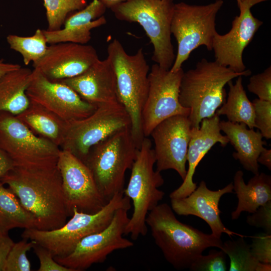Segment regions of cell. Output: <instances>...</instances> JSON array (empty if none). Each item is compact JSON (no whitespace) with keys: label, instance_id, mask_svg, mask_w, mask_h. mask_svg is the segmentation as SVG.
I'll use <instances>...</instances> for the list:
<instances>
[{"label":"cell","instance_id":"obj_21","mask_svg":"<svg viewBox=\"0 0 271 271\" xmlns=\"http://www.w3.org/2000/svg\"><path fill=\"white\" fill-rule=\"evenodd\" d=\"M219 116L215 114L209 118L203 119L199 128L192 127L188 145L187 162L188 169L182 184L170 194L171 199H178L189 195L197 188L193 176L200 162L217 143L225 147L229 141L221 133Z\"/></svg>","mask_w":271,"mask_h":271},{"label":"cell","instance_id":"obj_9","mask_svg":"<svg viewBox=\"0 0 271 271\" xmlns=\"http://www.w3.org/2000/svg\"><path fill=\"white\" fill-rule=\"evenodd\" d=\"M223 3V0H216L206 5L175 4L171 32L177 42L178 51L170 69L172 72L180 69L191 52L199 46H205L208 51H212L217 32L216 17Z\"/></svg>","mask_w":271,"mask_h":271},{"label":"cell","instance_id":"obj_42","mask_svg":"<svg viewBox=\"0 0 271 271\" xmlns=\"http://www.w3.org/2000/svg\"><path fill=\"white\" fill-rule=\"evenodd\" d=\"M22 66L17 64L8 63L4 62L3 59L0 60V78L5 74L17 70Z\"/></svg>","mask_w":271,"mask_h":271},{"label":"cell","instance_id":"obj_15","mask_svg":"<svg viewBox=\"0 0 271 271\" xmlns=\"http://www.w3.org/2000/svg\"><path fill=\"white\" fill-rule=\"evenodd\" d=\"M26 94L31 102L42 106L67 122L84 118L97 107L83 100L68 85L49 80L37 69L32 71Z\"/></svg>","mask_w":271,"mask_h":271},{"label":"cell","instance_id":"obj_31","mask_svg":"<svg viewBox=\"0 0 271 271\" xmlns=\"http://www.w3.org/2000/svg\"><path fill=\"white\" fill-rule=\"evenodd\" d=\"M46 18L50 31L60 30L68 15L80 11L87 5L88 0H43Z\"/></svg>","mask_w":271,"mask_h":271},{"label":"cell","instance_id":"obj_22","mask_svg":"<svg viewBox=\"0 0 271 271\" xmlns=\"http://www.w3.org/2000/svg\"><path fill=\"white\" fill-rule=\"evenodd\" d=\"M106 8L99 0H93L84 8L69 16L63 29L43 30L48 44L72 42L86 44L91 39V30L106 23L103 16Z\"/></svg>","mask_w":271,"mask_h":271},{"label":"cell","instance_id":"obj_6","mask_svg":"<svg viewBox=\"0 0 271 271\" xmlns=\"http://www.w3.org/2000/svg\"><path fill=\"white\" fill-rule=\"evenodd\" d=\"M130 127L117 131L93 146L83 162L90 170L97 186L109 201L123 192L125 174L130 169L138 150Z\"/></svg>","mask_w":271,"mask_h":271},{"label":"cell","instance_id":"obj_7","mask_svg":"<svg viewBox=\"0 0 271 271\" xmlns=\"http://www.w3.org/2000/svg\"><path fill=\"white\" fill-rule=\"evenodd\" d=\"M130 201L123 192H119L96 213H87L74 208L71 218L62 227L51 230L25 229L21 236L46 248L54 257L65 256L70 253L84 237L106 228L115 211L131 205Z\"/></svg>","mask_w":271,"mask_h":271},{"label":"cell","instance_id":"obj_39","mask_svg":"<svg viewBox=\"0 0 271 271\" xmlns=\"http://www.w3.org/2000/svg\"><path fill=\"white\" fill-rule=\"evenodd\" d=\"M15 243L8 234H0V271H5L7 256Z\"/></svg>","mask_w":271,"mask_h":271},{"label":"cell","instance_id":"obj_32","mask_svg":"<svg viewBox=\"0 0 271 271\" xmlns=\"http://www.w3.org/2000/svg\"><path fill=\"white\" fill-rule=\"evenodd\" d=\"M23 238L15 243L7 256L5 271H30L31 263L27 258V253L33 246L35 241Z\"/></svg>","mask_w":271,"mask_h":271},{"label":"cell","instance_id":"obj_13","mask_svg":"<svg viewBox=\"0 0 271 271\" xmlns=\"http://www.w3.org/2000/svg\"><path fill=\"white\" fill-rule=\"evenodd\" d=\"M181 68L176 72L165 69L158 64L152 65L149 73L148 96L142 111V125L145 137H148L160 122L176 115L188 116L190 109L179 100Z\"/></svg>","mask_w":271,"mask_h":271},{"label":"cell","instance_id":"obj_23","mask_svg":"<svg viewBox=\"0 0 271 271\" xmlns=\"http://www.w3.org/2000/svg\"><path fill=\"white\" fill-rule=\"evenodd\" d=\"M247 126L243 123L228 120L219 122L220 130L225 133L235 150L233 157L239 161L244 169L255 175L259 173L258 157L266 144L258 130L254 131Z\"/></svg>","mask_w":271,"mask_h":271},{"label":"cell","instance_id":"obj_14","mask_svg":"<svg viewBox=\"0 0 271 271\" xmlns=\"http://www.w3.org/2000/svg\"><path fill=\"white\" fill-rule=\"evenodd\" d=\"M57 166L69 216L72 215L74 208L96 213L108 202L99 191L88 167L73 154L61 149Z\"/></svg>","mask_w":271,"mask_h":271},{"label":"cell","instance_id":"obj_20","mask_svg":"<svg viewBox=\"0 0 271 271\" xmlns=\"http://www.w3.org/2000/svg\"><path fill=\"white\" fill-rule=\"evenodd\" d=\"M61 82L74 90L83 100L96 106L119 101L115 73L107 57L99 59L82 74Z\"/></svg>","mask_w":271,"mask_h":271},{"label":"cell","instance_id":"obj_30","mask_svg":"<svg viewBox=\"0 0 271 271\" xmlns=\"http://www.w3.org/2000/svg\"><path fill=\"white\" fill-rule=\"evenodd\" d=\"M243 237L223 242L220 249L229 257V271L257 270L259 262L252 254L250 245L245 242Z\"/></svg>","mask_w":271,"mask_h":271},{"label":"cell","instance_id":"obj_17","mask_svg":"<svg viewBox=\"0 0 271 271\" xmlns=\"http://www.w3.org/2000/svg\"><path fill=\"white\" fill-rule=\"evenodd\" d=\"M268 0H244L239 7L240 14L232 22V27L226 34L215 33L212 43L215 61L241 73L246 70L242 60L243 52L263 24L255 18L250 9L255 5Z\"/></svg>","mask_w":271,"mask_h":271},{"label":"cell","instance_id":"obj_33","mask_svg":"<svg viewBox=\"0 0 271 271\" xmlns=\"http://www.w3.org/2000/svg\"><path fill=\"white\" fill-rule=\"evenodd\" d=\"M226 255L221 249H211L207 255H200L189 269L191 271H226Z\"/></svg>","mask_w":271,"mask_h":271},{"label":"cell","instance_id":"obj_12","mask_svg":"<svg viewBox=\"0 0 271 271\" xmlns=\"http://www.w3.org/2000/svg\"><path fill=\"white\" fill-rule=\"evenodd\" d=\"M130 208L131 205L117 209L106 228L84 237L70 253L54 256L55 260L73 271H82L94 263L103 262L115 250L132 246L133 243L123 236Z\"/></svg>","mask_w":271,"mask_h":271},{"label":"cell","instance_id":"obj_34","mask_svg":"<svg viewBox=\"0 0 271 271\" xmlns=\"http://www.w3.org/2000/svg\"><path fill=\"white\" fill-rule=\"evenodd\" d=\"M255 127L258 129L263 138L271 139V101L254 99Z\"/></svg>","mask_w":271,"mask_h":271},{"label":"cell","instance_id":"obj_26","mask_svg":"<svg viewBox=\"0 0 271 271\" xmlns=\"http://www.w3.org/2000/svg\"><path fill=\"white\" fill-rule=\"evenodd\" d=\"M16 116L34 133L49 140L60 148L67 122L42 106L31 101L25 110Z\"/></svg>","mask_w":271,"mask_h":271},{"label":"cell","instance_id":"obj_1","mask_svg":"<svg viewBox=\"0 0 271 271\" xmlns=\"http://www.w3.org/2000/svg\"><path fill=\"white\" fill-rule=\"evenodd\" d=\"M1 181L35 217L37 229H56L67 222L69 215L57 165L28 168L15 166Z\"/></svg>","mask_w":271,"mask_h":271},{"label":"cell","instance_id":"obj_2","mask_svg":"<svg viewBox=\"0 0 271 271\" xmlns=\"http://www.w3.org/2000/svg\"><path fill=\"white\" fill-rule=\"evenodd\" d=\"M146 224L166 260L177 270L189 268L206 249H221L223 244L221 238L180 222L165 203L149 212Z\"/></svg>","mask_w":271,"mask_h":271},{"label":"cell","instance_id":"obj_4","mask_svg":"<svg viewBox=\"0 0 271 271\" xmlns=\"http://www.w3.org/2000/svg\"><path fill=\"white\" fill-rule=\"evenodd\" d=\"M107 51L115 73L118 100L129 114L131 133L140 148L145 138L142 111L149 91V65L142 48L129 55L116 39L109 43Z\"/></svg>","mask_w":271,"mask_h":271},{"label":"cell","instance_id":"obj_28","mask_svg":"<svg viewBox=\"0 0 271 271\" xmlns=\"http://www.w3.org/2000/svg\"><path fill=\"white\" fill-rule=\"evenodd\" d=\"M229 92L224 103L216 111L219 116L225 115L234 123H243L250 129L255 128L254 109L252 102L248 98L242 85V76H238L234 84L228 82Z\"/></svg>","mask_w":271,"mask_h":271},{"label":"cell","instance_id":"obj_35","mask_svg":"<svg viewBox=\"0 0 271 271\" xmlns=\"http://www.w3.org/2000/svg\"><path fill=\"white\" fill-rule=\"evenodd\" d=\"M247 88L249 92L256 95L258 98L271 101V66L260 73L251 76Z\"/></svg>","mask_w":271,"mask_h":271},{"label":"cell","instance_id":"obj_24","mask_svg":"<svg viewBox=\"0 0 271 271\" xmlns=\"http://www.w3.org/2000/svg\"><path fill=\"white\" fill-rule=\"evenodd\" d=\"M243 173L237 171L233 178V190L237 195L238 203L231 213L233 220L239 218L243 211L254 213L260 206L271 201V176L264 173L254 175L244 183Z\"/></svg>","mask_w":271,"mask_h":271},{"label":"cell","instance_id":"obj_41","mask_svg":"<svg viewBox=\"0 0 271 271\" xmlns=\"http://www.w3.org/2000/svg\"><path fill=\"white\" fill-rule=\"evenodd\" d=\"M257 162L271 170V150L264 149L261 152L257 158Z\"/></svg>","mask_w":271,"mask_h":271},{"label":"cell","instance_id":"obj_27","mask_svg":"<svg viewBox=\"0 0 271 271\" xmlns=\"http://www.w3.org/2000/svg\"><path fill=\"white\" fill-rule=\"evenodd\" d=\"M35 217L21 204L16 195L0 181V234L20 228H36Z\"/></svg>","mask_w":271,"mask_h":271},{"label":"cell","instance_id":"obj_19","mask_svg":"<svg viewBox=\"0 0 271 271\" xmlns=\"http://www.w3.org/2000/svg\"><path fill=\"white\" fill-rule=\"evenodd\" d=\"M233 185L230 183L222 189L211 190L205 181H202L199 186L187 197L171 199V208L179 215H194L202 219L210 226L212 234L221 238L225 233L228 235H242L227 228L222 223L219 209V202L221 197L227 193H233Z\"/></svg>","mask_w":271,"mask_h":271},{"label":"cell","instance_id":"obj_5","mask_svg":"<svg viewBox=\"0 0 271 271\" xmlns=\"http://www.w3.org/2000/svg\"><path fill=\"white\" fill-rule=\"evenodd\" d=\"M155 164L151 141L145 137L130 169L128 185L123 192L133 204V213L124 230V234L130 235L133 240L147 234V215L165 195V192L158 189L164 184V180L161 172L154 170Z\"/></svg>","mask_w":271,"mask_h":271},{"label":"cell","instance_id":"obj_8","mask_svg":"<svg viewBox=\"0 0 271 271\" xmlns=\"http://www.w3.org/2000/svg\"><path fill=\"white\" fill-rule=\"evenodd\" d=\"M174 5V0H127L110 9L117 19L143 28L154 47L152 60L166 70L176 57L171 32Z\"/></svg>","mask_w":271,"mask_h":271},{"label":"cell","instance_id":"obj_11","mask_svg":"<svg viewBox=\"0 0 271 271\" xmlns=\"http://www.w3.org/2000/svg\"><path fill=\"white\" fill-rule=\"evenodd\" d=\"M0 148L15 166L27 168L56 165L61 151L58 146L35 134L7 111L0 112Z\"/></svg>","mask_w":271,"mask_h":271},{"label":"cell","instance_id":"obj_16","mask_svg":"<svg viewBox=\"0 0 271 271\" xmlns=\"http://www.w3.org/2000/svg\"><path fill=\"white\" fill-rule=\"evenodd\" d=\"M191 130L188 116L184 115L170 117L155 127L150 136L154 142L157 171L173 169L185 179Z\"/></svg>","mask_w":271,"mask_h":271},{"label":"cell","instance_id":"obj_43","mask_svg":"<svg viewBox=\"0 0 271 271\" xmlns=\"http://www.w3.org/2000/svg\"><path fill=\"white\" fill-rule=\"evenodd\" d=\"M106 8L111 9L112 7L124 2L127 0H99Z\"/></svg>","mask_w":271,"mask_h":271},{"label":"cell","instance_id":"obj_40","mask_svg":"<svg viewBox=\"0 0 271 271\" xmlns=\"http://www.w3.org/2000/svg\"><path fill=\"white\" fill-rule=\"evenodd\" d=\"M14 167L13 160L0 148V181Z\"/></svg>","mask_w":271,"mask_h":271},{"label":"cell","instance_id":"obj_36","mask_svg":"<svg viewBox=\"0 0 271 271\" xmlns=\"http://www.w3.org/2000/svg\"><path fill=\"white\" fill-rule=\"evenodd\" d=\"M250 250L259 262L271 264V233H259L252 237Z\"/></svg>","mask_w":271,"mask_h":271},{"label":"cell","instance_id":"obj_29","mask_svg":"<svg viewBox=\"0 0 271 271\" xmlns=\"http://www.w3.org/2000/svg\"><path fill=\"white\" fill-rule=\"evenodd\" d=\"M7 40L12 49L22 55L26 65L39 60L45 54L48 47L43 31L40 29L32 36L9 35Z\"/></svg>","mask_w":271,"mask_h":271},{"label":"cell","instance_id":"obj_37","mask_svg":"<svg viewBox=\"0 0 271 271\" xmlns=\"http://www.w3.org/2000/svg\"><path fill=\"white\" fill-rule=\"evenodd\" d=\"M32 248L40 261L38 271H73L58 263L50 250L36 242Z\"/></svg>","mask_w":271,"mask_h":271},{"label":"cell","instance_id":"obj_38","mask_svg":"<svg viewBox=\"0 0 271 271\" xmlns=\"http://www.w3.org/2000/svg\"><path fill=\"white\" fill-rule=\"evenodd\" d=\"M246 222L250 226L261 228L265 232L271 233V201L258 207L251 215H248Z\"/></svg>","mask_w":271,"mask_h":271},{"label":"cell","instance_id":"obj_25","mask_svg":"<svg viewBox=\"0 0 271 271\" xmlns=\"http://www.w3.org/2000/svg\"><path fill=\"white\" fill-rule=\"evenodd\" d=\"M32 70L21 67L0 78V112L7 111L17 115L30 105L26 90Z\"/></svg>","mask_w":271,"mask_h":271},{"label":"cell","instance_id":"obj_10","mask_svg":"<svg viewBox=\"0 0 271 271\" xmlns=\"http://www.w3.org/2000/svg\"><path fill=\"white\" fill-rule=\"evenodd\" d=\"M130 126L129 114L119 101L103 104L88 116L67 122L60 149L84 162L93 146Z\"/></svg>","mask_w":271,"mask_h":271},{"label":"cell","instance_id":"obj_18","mask_svg":"<svg viewBox=\"0 0 271 271\" xmlns=\"http://www.w3.org/2000/svg\"><path fill=\"white\" fill-rule=\"evenodd\" d=\"M98 59L91 45L61 42L48 46L44 56L33 63V67L49 80L60 81L82 74Z\"/></svg>","mask_w":271,"mask_h":271},{"label":"cell","instance_id":"obj_44","mask_svg":"<svg viewBox=\"0 0 271 271\" xmlns=\"http://www.w3.org/2000/svg\"><path fill=\"white\" fill-rule=\"evenodd\" d=\"M237 4V6L239 8V7L242 4V3L243 2L244 0H236Z\"/></svg>","mask_w":271,"mask_h":271},{"label":"cell","instance_id":"obj_3","mask_svg":"<svg viewBox=\"0 0 271 271\" xmlns=\"http://www.w3.org/2000/svg\"><path fill=\"white\" fill-rule=\"evenodd\" d=\"M250 70L235 72L216 61L205 58L195 67L184 72L180 85L179 100L184 107L190 109L188 116L191 128H199L202 120L213 116L226 101L225 86L238 76H247Z\"/></svg>","mask_w":271,"mask_h":271}]
</instances>
